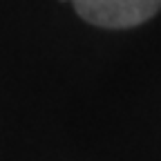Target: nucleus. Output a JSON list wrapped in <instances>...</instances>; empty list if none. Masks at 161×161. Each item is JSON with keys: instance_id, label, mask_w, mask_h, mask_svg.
Instances as JSON below:
<instances>
[{"instance_id": "nucleus-1", "label": "nucleus", "mask_w": 161, "mask_h": 161, "mask_svg": "<svg viewBox=\"0 0 161 161\" xmlns=\"http://www.w3.org/2000/svg\"><path fill=\"white\" fill-rule=\"evenodd\" d=\"M76 14L103 29H130L161 11V0H72Z\"/></svg>"}]
</instances>
